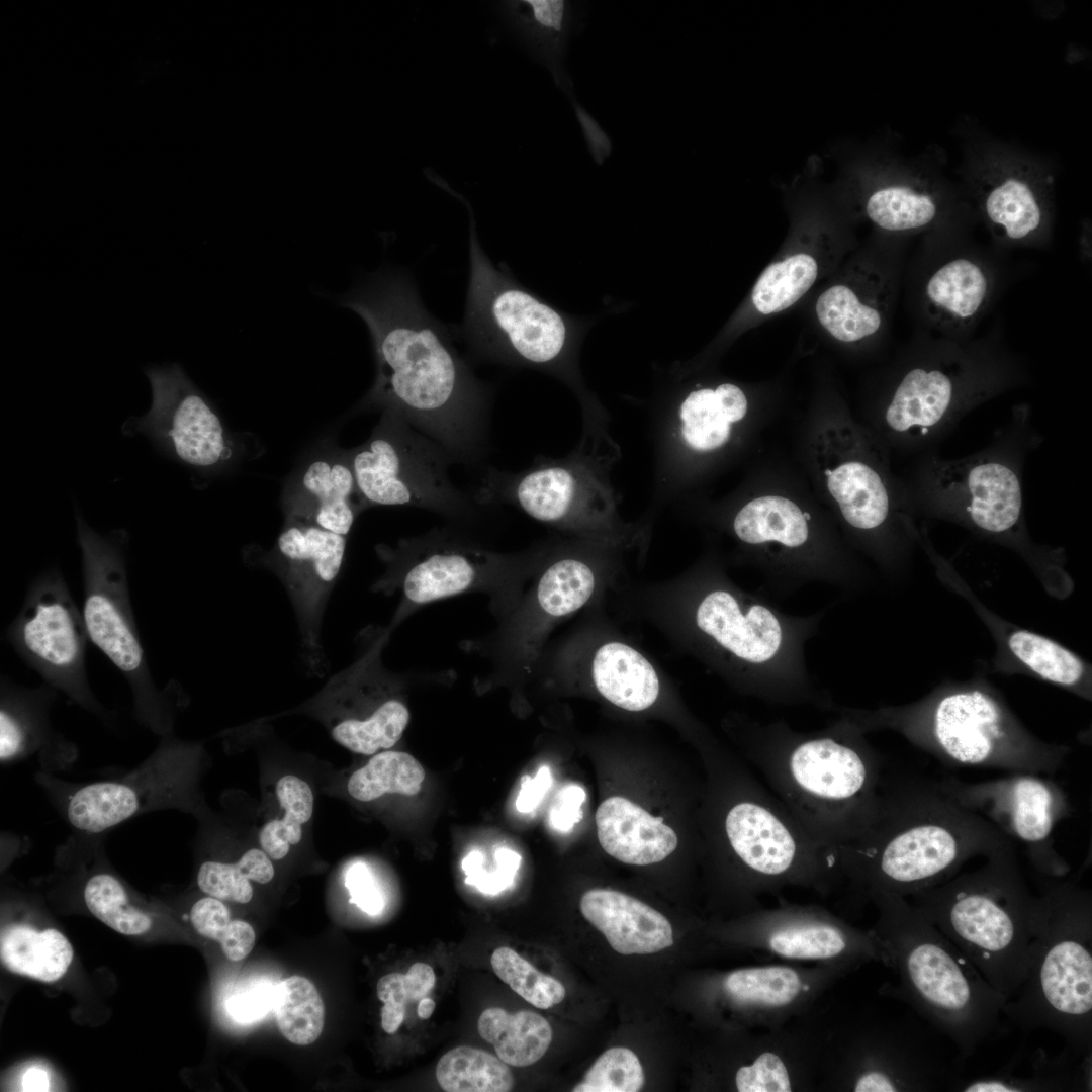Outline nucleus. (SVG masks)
<instances>
[{
  "instance_id": "f8f14e48",
  "label": "nucleus",
  "mask_w": 1092,
  "mask_h": 1092,
  "mask_svg": "<svg viewBox=\"0 0 1092 1092\" xmlns=\"http://www.w3.org/2000/svg\"><path fill=\"white\" fill-rule=\"evenodd\" d=\"M818 1088L852 1092L941 1089L950 1077L945 1057L923 1030L867 1022L823 1036Z\"/></svg>"
},
{
  "instance_id": "79ce46f5",
  "label": "nucleus",
  "mask_w": 1092,
  "mask_h": 1092,
  "mask_svg": "<svg viewBox=\"0 0 1092 1092\" xmlns=\"http://www.w3.org/2000/svg\"><path fill=\"white\" fill-rule=\"evenodd\" d=\"M84 900L96 918L121 934L140 935L152 925L147 914L128 903L122 885L110 875L90 878L84 889Z\"/></svg>"
},
{
  "instance_id": "9b49d317",
  "label": "nucleus",
  "mask_w": 1092,
  "mask_h": 1092,
  "mask_svg": "<svg viewBox=\"0 0 1092 1092\" xmlns=\"http://www.w3.org/2000/svg\"><path fill=\"white\" fill-rule=\"evenodd\" d=\"M347 454L366 509L416 507L469 522L484 507L452 482L449 453L394 413L382 412L369 438Z\"/></svg>"
},
{
  "instance_id": "8fccbe9b",
  "label": "nucleus",
  "mask_w": 1092,
  "mask_h": 1092,
  "mask_svg": "<svg viewBox=\"0 0 1092 1092\" xmlns=\"http://www.w3.org/2000/svg\"><path fill=\"white\" fill-rule=\"evenodd\" d=\"M584 789L575 784L564 786L556 795L549 811L551 826L561 832L571 830L582 818Z\"/></svg>"
},
{
  "instance_id": "473e14b6",
  "label": "nucleus",
  "mask_w": 1092,
  "mask_h": 1092,
  "mask_svg": "<svg viewBox=\"0 0 1092 1092\" xmlns=\"http://www.w3.org/2000/svg\"><path fill=\"white\" fill-rule=\"evenodd\" d=\"M818 274V261L806 252L774 262L763 270L752 289L753 306L765 315L782 312L809 291Z\"/></svg>"
},
{
  "instance_id": "cd10ccee",
  "label": "nucleus",
  "mask_w": 1092,
  "mask_h": 1092,
  "mask_svg": "<svg viewBox=\"0 0 1092 1092\" xmlns=\"http://www.w3.org/2000/svg\"><path fill=\"white\" fill-rule=\"evenodd\" d=\"M592 675L598 692L627 711L649 708L659 694V679L652 664L625 643L602 645L593 658Z\"/></svg>"
},
{
  "instance_id": "f03ea898",
  "label": "nucleus",
  "mask_w": 1092,
  "mask_h": 1092,
  "mask_svg": "<svg viewBox=\"0 0 1092 1092\" xmlns=\"http://www.w3.org/2000/svg\"><path fill=\"white\" fill-rule=\"evenodd\" d=\"M1012 847L1006 835L938 783L884 772L871 822L833 861L840 884L867 902L878 893L909 898L956 875L973 857Z\"/></svg>"
},
{
  "instance_id": "c85d7f7f",
  "label": "nucleus",
  "mask_w": 1092,
  "mask_h": 1092,
  "mask_svg": "<svg viewBox=\"0 0 1092 1092\" xmlns=\"http://www.w3.org/2000/svg\"><path fill=\"white\" fill-rule=\"evenodd\" d=\"M747 406L745 393L732 383L692 391L679 413L685 442L696 451L722 447L729 440L731 425L745 417Z\"/></svg>"
},
{
  "instance_id": "423d86ee",
  "label": "nucleus",
  "mask_w": 1092,
  "mask_h": 1092,
  "mask_svg": "<svg viewBox=\"0 0 1092 1092\" xmlns=\"http://www.w3.org/2000/svg\"><path fill=\"white\" fill-rule=\"evenodd\" d=\"M716 582L699 589L692 611L703 651L742 691L764 703L819 709L829 694L816 687L806 648L828 608L791 614L762 594Z\"/></svg>"
},
{
  "instance_id": "a211bd4d",
  "label": "nucleus",
  "mask_w": 1092,
  "mask_h": 1092,
  "mask_svg": "<svg viewBox=\"0 0 1092 1092\" xmlns=\"http://www.w3.org/2000/svg\"><path fill=\"white\" fill-rule=\"evenodd\" d=\"M738 935L748 948L789 961L840 963L854 969L881 961L871 929L855 927L813 904L782 903L749 911Z\"/></svg>"
},
{
  "instance_id": "bf43d9fd",
  "label": "nucleus",
  "mask_w": 1092,
  "mask_h": 1092,
  "mask_svg": "<svg viewBox=\"0 0 1092 1092\" xmlns=\"http://www.w3.org/2000/svg\"><path fill=\"white\" fill-rule=\"evenodd\" d=\"M406 1009L402 1006L384 1004L381 1009V1026L389 1034L395 1033L402 1024Z\"/></svg>"
},
{
  "instance_id": "f257e3e1",
  "label": "nucleus",
  "mask_w": 1092,
  "mask_h": 1092,
  "mask_svg": "<svg viewBox=\"0 0 1092 1092\" xmlns=\"http://www.w3.org/2000/svg\"><path fill=\"white\" fill-rule=\"evenodd\" d=\"M343 304L363 318L374 350L375 380L361 406L398 415L455 462H482L490 448L491 387L426 309L410 276L376 274Z\"/></svg>"
},
{
  "instance_id": "4d7b16f0",
  "label": "nucleus",
  "mask_w": 1092,
  "mask_h": 1092,
  "mask_svg": "<svg viewBox=\"0 0 1092 1092\" xmlns=\"http://www.w3.org/2000/svg\"><path fill=\"white\" fill-rule=\"evenodd\" d=\"M24 743V737L7 712L0 711V757L2 760L17 754Z\"/></svg>"
},
{
  "instance_id": "72a5a7b5",
  "label": "nucleus",
  "mask_w": 1092,
  "mask_h": 1092,
  "mask_svg": "<svg viewBox=\"0 0 1092 1092\" xmlns=\"http://www.w3.org/2000/svg\"><path fill=\"white\" fill-rule=\"evenodd\" d=\"M424 779L425 770L414 756L406 752L384 751L353 772L347 789L354 799L368 802L385 794L416 795L421 791Z\"/></svg>"
},
{
  "instance_id": "4c0bfd02",
  "label": "nucleus",
  "mask_w": 1092,
  "mask_h": 1092,
  "mask_svg": "<svg viewBox=\"0 0 1092 1092\" xmlns=\"http://www.w3.org/2000/svg\"><path fill=\"white\" fill-rule=\"evenodd\" d=\"M274 877L271 858L262 850L246 851L235 863L203 862L197 874L202 892L221 901L245 904L253 897L250 880L267 884Z\"/></svg>"
},
{
  "instance_id": "052dcab7",
  "label": "nucleus",
  "mask_w": 1092,
  "mask_h": 1092,
  "mask_svg": "<svg viewBox=\"0 0 1092 1092\" xmlns=\"http://www.w3.org/2000/svg\"><path fill=\"white\" fill-rule=\"evenodd\" d=\"M24 1091H48L49 1079L46 1071L37 1068L28 1070L22 1080Z\"/></svg>"
},
{
  "instance_id": "393cba45",
  "label": "nucleus",
  "mask_w": 1092,
  "mask_h": 1092,
  "mask_svg": "<svg viewBox=\"0 0 1092 1092\" xmlns=\"http://www.w3.org/2000/svg\"><path fill=\"white\" fill-rule=\"evenodd\" d=\"M596 824L603 849L628 864L659 862L678 844L676 833L662 818L619 796L610 797L599 806Z\"/></svg>"
},
{
  "instance_id": "6e6552de",
  "label": "nucleus",
  "mask_w": 1092,
  "mask_h": 1092,
  "mask_svg": "<svg viewBox=\"0 0 1092 1092\" xmlns=\"http://www.w3.org/2000/svg\"><path fill=\"white\" fill-rule=\"evenodd\" d=\"M1061 878L1040 885L1042 922L1026 979L1003 1014L1025 1031L1044 1028L1063 1037L1078 1058L1092 1046L1091 893Z\"/></svg>"
},
{
  "instance_id": "c03bdc74",
  "label": "nucleus",
  "mask_w": 1092,
  "mask_h": 1092,
  "mask_svg": "<svg viewBox=\"0 0 1092 1092\" xmlns=\"http://www.w3.org/2000/svg\"><path fill=\"white\" fill-rule=\"evenodd\" d=\"M276 796L285 813L280 819H273L279 833L291 844L299 843L302 838V825L309 821L313 813V794L309 785L298 777L287 775L276 784Z\"/></svg>"
},
{
  "instance_id": "3c124183",
  "label": "nucleus",
  "mask_w": 1092,
  "mask_h": 1092,
  "mask_svg": "<svg viewBox=\"0 0 1092 1092\" xmlns=\"http://www.w3.org/2000/svg\"><path fill=\"white\" fill-rule=\"evenodd\" d=\"M255 940V931L248 922L231 920L228 929L218 942L225 957L237 962L245 959L251 952Z\"/></svg>"
},
{
  "instance_id": "aec40b11",
  "label": "nucleus",
  "mask_w": 1092,
  "mask_h": 1092,
  "mask_svg": "<svg viewBox=\"0 0 1092 1092\" xmlns=\"http://www.w3.org/2000/svg\"><path fill=\"white\" fill-rule=\"evenodd\" d=\"M346 545V536L285 521L272 550L273 568L286 585L302 641L311 652L320 649L322 617L340 574Z\"/></svg>"
},
{
  "instance_id": "20e7f679",
  "label": "nucleus",
  "mask_w": 1092,
  "mask_h": 1092,
  "mask_svg": "<svg viewBox=\"0 0 1092 1092\" xmlns=\"http://www.w3.org/2000/svg\"><path fill=\"white\" fill-rule=\"evenodd\" d=\"M821 708L862 733L895 732L952 765L1054 775L1071 748L1031 733L984 677L943 681L922 698L875 709L841 705L830 697Z\"/></svg>"
},
{
  "instance_id": "680f3d73",
  "label": "nucleus",
  "mask_w": 1092,
  "mask_h": 1092,
  "mask_svg": "<svg viewBox=\"0 0 1092 1092\" xmlns=\"http://www.w3.org/2000/svg\"><path fill=\"white\" fill-rule=\"evenodd\" d=\"M435 1007L436 1004L432 998L424 997L419 1000L417 1014L421 1019H428L433 1014Z\"/></svg>"
},
{
  "instance_id": "5fc2aeb1",
  "label": "nucleus",
  "mask_w": 1092,
  "mask_h": 1092,
  "mask_svg": "<svg viewBox=\"0 0 1092 1092\" xmlns=\"http://www.w3.org/2000/svg\"><path fill=\"white\" fill-rule=\"evenodd\" d=\"M436 975L433 968L425 963L413 964L404 974V987L411 1001H418L434 988Z\"/></svg>"
},
{
  "instance_id": "4468645a",
  "label": "nucleus",
  "mask_w": 1092,
  "mask_h": 1092,
  "mask_svg": "<svg viewBox=\"0 0 1092 1092\" xmlns=\"http://www.w3.org/2000/svg\"><path fill=\"white\" fill-rule=\"evenodd\" d=\"M378 551L387 566L378 586L400 589L402 595L396 621L438 600L502 587L519 567L515 557L447 530H434Z\"/></svg>"
},
{
  "instance_id": "4be33fe9",
  "label": "nucleus",
  "mask_w": 1092,
  "mask_h": 1092,
  "mask_svg": "<svg viewBox=\"0 0 1092 1092\" xmlns=\"http://www.w3.org/2000/svg\"><path fill=\"white\" fill-rule=\"evenodd\" d=\"M964 371L939 365L917 366L897 385L886 410L885 423L894 433L929 437L940 432L976 401Z\"/></svg>"
},
{
  "instance_id": "a878e982",
  "label": "nucleus",
  "mask_w": 1092,
  "mask_h": 1092,
  "mask_svg": "<svg viewBox=\"0 0 1092 1092\" xmlns=\"http://www.w3.org/2000/svg\"><path fill=\"white\" fill-rule=\"evenodd\" d=\"M885 280L876 272L861 271L845 282L826 288L815 303L821 327L843 343H856L876 335L887 312Z\"/></svg>"
},
{
  "instance_id": "a18cd8bd",
  "label": "nucleus",
  "mask_w": 1092,
  "mask_h": 1092,
  "mask_svg": "<svg viewBox=\"0 0 1092 1092\" xmlns=\"http://www.w3.org/2000/svg\"><path fill=\"white\" fill-rule=\"evenodd\" d=\"M483 856L472 851L463 860L462 867L467 875L466 883L474 885L483 893L496 894L508 888L519 869L521 856L516 851L503 847L495 852L496 871L486 874L481 871Z\"/></svg>"
},
{
  "instance_id": "ddd939ff",
  "label": "nucleus",
  "mask_w": 1092,
  "mask_h": 1092,
  "mask_svg": "<svg viewBox=\"0 0 1092 1092\" xmlns=\"http://www.w3.org/2000/svg\"><path fill=\"white\" fill-rule=\"evenodd\" d=\"M77 540L82 553V616L90 641L119 669L140 699L157 692L131 607L124 530L102 535L76 512Z\"/></svg>"
},
{
  "instance_id": "49530a36",
  "label": "nucleus",
  "mask_w": 1092,
  "mask_h": 1092,
  "mask_svg": "<svg viewBox=\"0 0 1092 1092\" xmlns=\"http://www.w3.org/2000/svg\"><path fill=\"white\" fill-rule=\"evenodd\" d=\"M275 993L276 986L270 983L250 984L230 998L229 1011L235 1019L242 1022L257 1020L274 1008Z\"/></svg>"
},
{
  "instance_id": "2f4dec72",
  "label": "nucleus",
  "mask_w": 1092,
  "mask_h": 1092,
  "mask_svg": "<svg viewBox=\"0 0 1092 1092\" xmlns=\"http://www.w3.org/2000/svg\"><path fill=\"white\" fill-rule=\"evenodd\" d=\"M436 1079L447 1092H508L514 1076L498 1057L473 1046H456L436 1065Z\"/></svg>"
},
{
  "instance_id": "6e6d98bb",
  "label": "nucleus",
  "mask_w": 1092,
  "mask_h": 1092,
  "mask_svg": "<svg viewBox=\"0 0 1092 1092\" xmlns=\"http://www.w3.org/2000/svg\"><path fill=\"white\" fill-rule=\"evenodd\" d=\"M377 997L384 1004H391L405 1007L410 1002L405 987H404V974L390 973L382 976L376 985Z\"/></svg>"
},
{
  "instance_id": "dca6fc26",
  "label": "nucleus",
  "mask_w": 1092,
  "mask_h": 1092,
  "mask_svg": "<svg viewBox=\"0 0 1092 1092\" xmlns=\"http://www.w3.org/2000/svg\"><path fill=\"white\" fill-rule=\"evenodd\" d=\"M19 657L49 684L77 699L88 692V634L68 585L58 569L29 585L22 608L7 629Z\"/></svg>"
},
{
  "instance_id": "a19ab883",
  "label": "nucleus",
  "mask_w": 1092,
  "mask_h": 1092,
  "mask_svg": "<svg viewBox=\"0 0 1092 1092\" xmlns=\"http://www.w3.org/2000/svg\"><path fill=\"white\" fill-rule=\"evenodd\" d=\"M495 975L531 1005L548 1009L559 1004L566 990L557 979L539 972L513 948L497 947L490 959Z\"/></svg>"
},
{
  "instance_id": "2eb2a0df",
  "label": "nucleus",
  "mask_w": 1092,
  "mask_h": 1092,
  "mask_svg": "<svg viewBox=\"0 0 1092 1092\" xmlns=\"http://www.w3.org/2000/svg\"><path fill=\"white\" fill-rule=\"evenodd\" d=\"M937 783L943 792L984 817L1013 843L1022 844L1042 876L1062 878L1069 872V864L1055 848L1053 835L1057 824L1070 815L1071 806L1056 782L1037 774L1011 772L978 783L956 778Z\"/></svg>"
},
{
  "instance_id": "37998d69",
  "label": "nucleus",
  "mask_w": 1092,
  "mask_h": 1092,
  "mask_svg": "<svg viewBox=\"0 0 1092 1092\" xmlns=\"http://www.w3.org/2000/svg\"><path fill=\"white\" fill-rule=\"evenodd\" d=\"M644 1080L638 1057L627 1048L617 1046L603 1053L572 1091L637 1092Z\"/></svg>"
},
{
  "instance_id": "58836bf2",
  "label": "nucleus",
  "mask_w": 1092,
  "mask_h": 1092,
  "mask_svg": "<svg viewBox=\"0 0 1092 1092\" xmlns=\"http://www.w3.org/2000/svg\"><path fill=\"white\" fill-rule=\"evenodd\" d=\"M868 217L889 232L918 230L936 216L934 199L925 192L902 185L886 186L874 191L866 203Z\"/></svg>"
},
{
  "instance_id": "864d4df0",
  "label": "nucleus",
  "mask_w": 1092,
  "mask_h": 1092,
  "mask_svg": "<svg viewBox=\"0 0 1092 1092\" xmlns=\"http://www.w3.org/2000/svg\"><path fill=\"white\" fill-rule=\"evenodd\" d=\"M573 106L583 130L584 138L588 144L589 151L592 152L594 159H596L598 163H602L611 152L610 140L596 120L581 106L577 103Z\"/></svg>"
},
{
  "instance_id": "39448f33",
  "label": "nucleus",
  "mask_w": 1092,
  "mask_h": 1092,
  "mask_svg": "<svg viewBox=\"0 0 1092 1092\" xmlns=\"http://www.w3.org/2000/svg\"><path fill=\"white\" fill-rule=\"evenodd\" d=\"M877 909L871 928L897 984L890 991L910 1005L964 1058L998 1027L1007 999L910 900L890 893L870 896Z\"/></svg>"
},
{
  "instance_id": "0eeeda50",
  "label": "nucleus",
  "mask_w": 1092,
  "mask_h": 1092,
  "mask_svg": "<svg viewBox=\"0 0 1092 1092\" xmlns=\"http://www.w3.org/2000/svg\"><path fill=\"white\" fill-rule=\"evenodd\" d=\"M984 858L978 869L907 899L1008 1001L1026 979L1042 904L1028 889L1014 847Z\"/></svg>"
},
{
  "instance_id": "bb28decb",
  "label": "nucleus",
  "mask_w": 1092,
  "mask_h": 1092,
  "mask_svg": "<svg viewBox=\"0 0 1092 1092\" xmlns=\"http://www.w3.org/2000/svg\"><path fill=\"white\" fill-rule=\"evenodd\" d=\"M990 291L991 281L984 267L973 259L958 257L943 263L930 275L924 298L934 321L960 327L981 313Z\"/></svg>"
},
{
  "instance_id": "5701e85b",
  "label": "nucleus",
  "mask_w": 1092,
  "mask_h": 1092,
  "mask_svg": "<svg viewBox=\"0 0 1092 1092\" xmlns=\"http://www.w3.org/2000/svg\"><path fill=\"white\" fill-rule=\"evenodd\" d=\"M580 911L621 954L654 953L673 944L672 927L666 917L624 893L592 889L581 897Z\"/></svg>"
},
{
  "instance_id": "7c9ffc66",
  "label": "nucleus",
  "mask_w": 1092,
  "mask_h": 1092,
  "mask_svg": "<svg viewBox=\"0 0 1092 1092\" xmlns=\"http://www.w3.org/2000/svg\"><path fill=\"white\" fill-rule=\"evenodd\" d=\"M0 956L9 971L50 983L67 972L73 948L56 929L36 931L26 925H11L1 932Z\"/></svg>"
},
{
  "instance_id": "f704fd0d",
  "label": "nucleus",
  "mask_w": 1092,
  "mask_h": 1092,
  "mask_svg": "<svg viewBox=\"0 0 1092 1092\" xmlns=\"http://www.w3.org/2000/svg\"><path fill=\"white\" fill-rule=\"evenodd\" d=\"M274 1010L280 1032L290 1042L307 1045L321 1035L325 1006L314 984L292 976L276 986Z\"/></svg>"
},
{
  "instance_id": "c756f323",
  "label": "nucleus",
  "mask_w": 1092,
  "mask_h": 1092,
  "mask_svg": "<svg viewBox=\"0 0 1092 1092\" xmlns=\"http://www.w3.org/2000/svg\"><path fill=\"white\" fill-rule=\"evenodd\" d=\"M479 1035L492 1044L497 1057L513 1067L538 1062L552 1040L550 1023L530 1010L508 1012L500 1007L485 1009L478 1018Z\"/></svg>"
},
{
  "instance_id": "ea45409f",
  "label": "nucleus",
  "mask_w": 1092,
  "mask_h": 1092,
  "mask_svg": "<svg viewBox=\"0 0 1092 1092\" xmlns=\"http://www.w3.org/2000/svg\"><path fill=\"white\" fill-rule=\"evenodd\" d=\"M985 210L989 220L1012 241L1029 238L1041 223L1040 206L1032 189L1014 178L1003 181L989 192Z\"/></svg>"
},
{
  "instance_id": "de8ad7c7",
  "label": "nucleus",
  "mask_w": 1092,
  "mask_h": 1092,
  "mask_svg": "<svg viewBox=\"0 0 1092 1092\" xmlns=\"http://www.w3.org/2000/svg\"><path fill=\"white\" fill-rule=\"evenodd\" d=\"M190 920L198 934L219 941L231 922V914L221 900L208 896L194 903Z\"/></svg>"
},
{
  "instance_id": "412c9836",
  "label": "nucleus",
  "mask_w": 1092,
  "mask_h": 1092,
  "mask_svg": "<svg viewBox=\"0 0 1092 1092\" xmlns=\"http://www.w3.org/2000/svg\"><path fill=\"white\" fill-rule=\"evenodd\" d=\"M282 506L285 521L347 537L366 509L347 450L331 448L308 459L287 482Z\"/></svg>"
},
{
  "instance_id": "6ab92c4d",
  "label": "nucleus",
  "mask_w": 1092,
  "mask_h": 1092,
  "mask_svg": "<svg viewBox=\"0 0 1092 1092\" xmlns=\"http://www.w3.org/2000/svg\"><path fill=\"white\" fill-rule=\"evenodd\" d=\"M938 577L975 610L996 644L994 670L1022 673L1091 701V665L1057 641L1007 622L980 602L956 570L930 546L927 548Z\"/></svg>"
},
{
  "instance_id": "9d476101",
  "label": "nucleus",
  "mask_w": 1092,
  "mask_h": 1092,
  "mask_svg": "<svg viewBox=\"0 0 1092 1092\" xmlns=\"http://www.w3.org/2000/svg\"><path fill=\"white\" fill-rule=\"evenodd\" d=\"M444 188L469 211L470 276L458 333L471 356L498 364L556 362L567 343L565 321L492 265L479 244L469 202L448 185Z\"/></svg>"
},
{
  "instance_id": "603ef678",
  "label": "nucleus",
  "mask_w": 1092,
  "mask_h": 1092,
  "mask_svg": "<svg viewBox=\"0 0 1092 1092\" xmlns=\"http://www.w3.org/2000/svg\"><path fill=\"white\" fill-rule=\"evenodd\" d=\"M551 784L552 775L547 765L541 766L534 777H523L516 800L518 811L521 813L534 811L545 797Z\"/></svg>"
},
{
  "instance_id": "e433bc0d",
  "label": "nucleus",
  "mask_w": 1092,
  "mask_h": 1092,
  "mask_svg": "<svg viewBox=\"0 0 1092 1092\" xmlns=\"http://www.w3.org/2000/svg\"><path fill=\"white\" fill-rule=\"evenodd\" d=\"M595 575L584 562L564 557L551 563L536 587V604L544 618H559L580 609L595 589Z\"/></svg>"
},
{
  "instance_id": "b1692460",
  "label": "nucleus",
  "mask_w": 1092,
  "mask_h": 1092,
  "mask_svg": "<svg viewBox=\"0 0 1092 1092\" xmlns=\"http://www.w3.org/2000/svg\"><path fill=\"white\" fill-rule=\"evenodd\" d=\"M500 8L510 28L571 98L572 83L563 62L568 40L580 27L581 11L565 0L503 1Z\"/></svg>"
},
{
  "instance_id": "c9c22d12",
  "label": "nucleus",
  "mask_w": 1092,
  "mask_h": 1092,
  "mask_svg": "<svg viewBox=\"0 0 1092 1092\" xmlns=\"http://www.w3.org/2000/svg\"><path fill=\"white\" fill-rule=\"evenodd\" d=\"M139 800L126 785L101 782L81 788L70 799L67 815L77 829L99 833L135 813Z\"/></svg>"
},
{
  "instance_id": "f3484780",
  "label": "nucleus",
  "mask_w": 1092,
  "mask_h": 1092,
  "mask_svg": "<svg viewBox=\"0 0 1092 1092\" xmlns=\"http://www.w3.org/2000/svg\"><path fill=\"white\" fill-rule=\"evenodd\" d=\"M152 405L126 430L147 436L161 452L202 472H216L235 456V444L209 399L173 364L146 369Z\"/></svg>"
},
{
  "instance_id": "1a4fd4ad",
  "label": "nucleus",
  "mask_w": 1092,
  "mask_h": 1092,
  "mask_svg": "<svg viewBox=\"0 0 1092 1092\" xmlns=\"http://www.w3.org/2000/svg\"><path fill=\"white\" fill-rule=\"evenodd\" d=\"M927 511L962 525L1019 554L1054 595L1070 590L1061 552L1035 544L1023 513L1021 482L1014 462L1002 453L961 459L933 458L923 480Z\"/></svg>"
},
{
  "instance_id": "13d9d810",
  "label": "nucleus",
  "mask_w": 1092,
  "mask_h": 1092,
  "mask_svg": "<svg viewBox=\"0 0 1092 1092\" xmlns=\"http://www.w3.org/2000/svg\"><path fill=\"white\" fill-rule=\"evenodd\" d=\"M262 850L275 860L282 859L289 851L290 843L277 831L271 821L267 822L259 833Z\"/></svg>"
},
{
  "instance_id": "7ed1b4c3",
  "label": "nucleus",
  "mask_w": 1092,
  "mask_h": 1092,
  "mask_svg": "<svg viewBox=\"0 0 1092 1092\" xmlns=\"http://www.w3.org/2000/svg\"><path fill=\"white\" fill-rule=\"evenodd\" d=\"M739 736L768 789L832 861L869 825L884 764L851 722L836 716L821 729L799 731L783 719L743 718Z\"/></svg>"
},
{
  "instance_id": "09e8293b",
  "label": "nucleus",
  "mask_w": 1092,
  "mask_h": 1092,
  "mask_svg": "<svg viewBox=\"0 0 1092 1092\" xmlns=\"http://www.w3.org/2000/svg\"><path fill=\"white\" fill-rule=\"evenodd\" d=\"M345 884L351 902L364 912L376 915L382 910V896L365 863L357 862L351 866L346 873Z\"/></svg>"
}]
</instances>
